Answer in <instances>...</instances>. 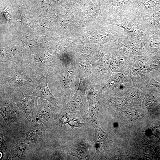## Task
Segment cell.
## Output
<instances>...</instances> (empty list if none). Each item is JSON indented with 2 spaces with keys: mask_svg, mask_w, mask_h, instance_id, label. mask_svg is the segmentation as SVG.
Segmentation results:
<instances>
[{
  "mask_svg": "<svg viewBox=\"0 0 160 160\" xmlns=\"http://www.w3.org/2000/svg\"><path fill=\"white\" fill-rule=\"evenodd\" d=\"M79 79V86L73 97L63 106V109L67 113L82 110L85 106L87 97L85 86L83 81Z\"/></svg>",
  "mask_w": 160,
  "mask_h": 160,
  "instance_id": "cell-9",
  "label": "cell"
},
{
  "mask_svg": "<svg viewBox=\"0 0 160 160\" xmlns=\"http://www.w3.org/2000/svg\"><path fill=\"white\" fill-rule=\"evenodd\" d=\"M26 147V144L23 143L18 144L13 148L10 153L11 157L12 158H16L22 157Z\"/></svg>",
  "mask_w": 160,
  "mask_h": 160,
  "instance_id": "cell-24",
  "label": "cell"
},
{
  "mask_svg": "<svg viewBox=\"0 0 160 160\" xmlns=\"http://www.w3.org/2000/svg\"><path fill=\"white\" fill-rule=\"evenodd\" d=\"M84 83L89 103L88 115L93 127L97 128V115L100 106L99 92L95 81L92 77L84 80Z\"/></svg>",
  "mask_w": 160,
  "mask_h": 160,
  "instance_id": "cell-7",
  "label": "cell"
},
{
  "mask_svg": "<svg viewBox=\"0 0 160 160\" xmlns=\"http://www.w3.org/2000/svg\"><path fill=\"white\" fill-rule=\"evenodd\" d=\"M54 78L51 82L59 90L62 102L65 103L72 92L76 91L79 83V77L77 65L60 64L50 74Z\"/></svg>",
  "mask_w": 160,
  "mask_h": 160,
  "instance_id": "cell-2",
  "label": "cell"
},
{
  "mask_svg": "<svg viewBox=\"0 0 160 160\" xmlns=\"http://www.w3.org/2000/svg\"><path fill=\"white\" fill-rule=\"evenodd\" d=\"M100 93L116 94L128 93L133 87L130 79L124 73H116L97 85Z\"/></svg>",
  "mask_w": 160,
  "mask_h": 160,
  "instance_id": "cell-5",
  "label": "cell"
},
{
  "mask_svg": "<svg viewBox=\"0 0 160 160\" xmlns=\"http://www.w3.org/2000/svg\"><path fill=\"white\" fill-rule=\"evenodd\" d=\"M17 105L15 101L4 102L0 105V114L8 125L15 123Z\"/></svg>",
  "mask_w": 160,
  "mask_h": 160,
  "instance_id": "cell-15",
  "label": "cell"
},
{
  "mask_svg": "<svg viewBox=\"0 0 160 160\" xmlns=\"http://www.w3.org/2000/svg\"><path fill=\"white\" fill-rule=\"evenodd\" d=\"M2 150L5 151L7 148V146L4 140L3 136L1 133H0V149Z\"/></svg>",
  "mask_w": 160,
  "mask_h": 160,
  "instance_id": "cell-29",
  "label": "cell"
},
{
  "mask_svg": "<svg viewBox=\"0 0 160 160\" xmlns=\"http://www.w3.org/2000/svg\"><path fill=\"white\" fill-rule=\"evenodd\" d=\"M0 89L23 93L42 76L22 60L0 63Z\"/></svg>",
  "mask_w": 160,
  "mask_h": 160,
  "instance_id": "cell-1",
  "label": "cell"
},
{
  "mask_svg": "<svg viewBox=\"0 0 160 160\" xmlns=\"http://www.w3.org/2000/svg\"><path fill=\"white\" fill-rule=\"evenodd\" d=\"M0 154H1V156H0V159H1H1L2 157H3V153H2V152H1H1H0Z\"/></svg>",
  "mask_w": 160,
  "mask_h": 160,
  "instance_id": "cell-30",
  "label": "cell"
},
{
  "mask_svg": "<svg viewBox=\"0 0 160 160\" xmlns=\"http://www.w3.org/2000/svg\"><path fill=\"white\" fill-rule=\"evenodd\" d=\"M49 75L48 73L43 74L23 93L26 95H31L42 98L49 101L55 107H57L59 106L58 103L48 86L47 79Z\"/></svg>",
  "mask_w": 160,
  "mask_h": 160,
  "instance_id": "cell-8",
  "label": "cell"
},
{
  "mask_svg": "<svg viewBox=\"0 0 160 160\" xmlns=\"http://www.w3.org/2000/svg\"><path fill=\"white\" fill-rule=\"evenodd\" d=\"M155 56L148 53L135 57L124 73L131 80L134 87L147 85L150 80L147 74L148 68Z\"/></svg>",
  "mask_w": 160,
  "mask_h": 160,
  "instance_id": "cell-4",
  "label": "cell"
},
{
  "mask_svg": "<svg viewBox=\"0 0 160 160\" xmlns=\"http://www.w3.org/2000/svg\"><path fill=\"white\" fill-rule=\"evenodd\" d=\"M89 154L87 147L83 144H79L76 145L70 153V154L81 160L89 159Z\"/></svg>",
  "mask_w": 160,
  "mask_h": 160,
  "instance_id": "cell-21",
  "label": "cell"
},
{
  "mask_svg": "<svg viewBox=\"0 0 160 160\" xmlns=\"http://www.w3.org/2000/svg\"><path fill=\"white\" fill-rule=\"evenodd\" d=\"M129 100L128 99L125 97H116L110 100L108 103L110 105L113 106L123 108L130 104Z\"/></svg>",
  "mask_w": 160,
  "mask_h": 160,
  "instance_id": "cell-23",
  "label": "cell"
},
{
  "mask_svg": "<svg viewBox=\"0 0 160 160\" xmlns=\"http://www.w3.org/2000/svg\"><path fill=\"white\" fill-rule=\"evenodd\" d=\"M112 23L121 28L129 35L142 40L152 34L143 27L137 10L124 11L115 14Z\"/></svg>",
  "mask_w": 160,
  "mask_h": 160,
  "instance_id": "cell-3",
  "label": "cell"
},
{
  "mask_svg": "<svg viewBox=\"0 0 160 160\" xmlns=\"http://www.w3.org/2000/svg\"><path fill=\"white\" fill-rule=\"evenodd\" d=\"M122 116L129 120L140 119H144L145 115L139 113L135 108H132L122 112Z\"/></svg>",
  "mask_w": 160,
  "mask_h": 160,
  "instance_id": "cell-22",
  "label": "cell"
},
{
  "mask_svg": "<svg viewBox=\"0 0 160 160\" xmlns=\"http://www.w3.org/2000/svg\"><path fill=\"white\" fill-rule=\"evenodd\" d=\"M114 43L120 49L133 58L147 53L141 39L129 35L121 28Z\"/></svg>",
  "mask_w": 160,
  "mask_h": 160,
  "instance_id": "cell-6",
  "label": "cell"
},
{
  "mask_svg": "<svg viewBox=\"0 0 160 160\" xmlns=\"http://www.w3.org/2000/svg\"><path fill=\"white\" fill-rule=\"evenodd\" d=\"M14 101L20 113L29 122L33 121L35 96L26 95L23 93L15 95Z\"/></svg>",
  "mask_w": 160,
  "mask_h": 160,
  "instance_id": "cell-10",
  "label": "cell"
},
{
  "mask_svg": "<svg viewBox=\"0 0 160 160\" xmlns=\"http://www.w3.org/2000/svg\"><path fill=\"white\" fill-rule=\"evenodd\" d=\"M45 133V129L43 124H35L23 136L20 142L26 144L35 143L43 138Z\"/></svg>",
  "mask_w": 160,
  "mask_h": 160,
  "instance_id": "cell-13",
  "label": "cell"
},
{
  "mask_svg": "<svg viewBox=\"0 0 160 160\" xmlns=\"http://www.w3.org/2000/svg\"><path fill=\"white\" fill-rule=\"evenodd\" d=\"M95 129V135L92 137L95 145L96 156L100 155L104 152L109 137V132L104 131L99 125L98 129L93 127Z\"/></svg>",
  "mask_w": 160,
  "mask_h": 160,
  "instance_id": "cell-16",
  "label": "cell"
},
{
  "mask_svg": "<svg viewBox=\"0 0 160 160\" xmlns=\"http://www.w3.org/2000/svg\"><path fill=\"white\" fill-rule=\"evenodd\" d=\"M148 88L147 85L139 87H133L127 93V97L131 103L135 106H140L142 97Z\"/></svg>",
  "mask_w": 160,
  "mask_h": 160,
  "instance_id": "cell-19",
  "label": "cell"
},
{
  "mask_svg": "<svg viewBox=\"0 0 160 160\" xmlns=\"http://www.w3.org/2000/svg\"><path fill=\"white\" fill-rule=\"evenodd\" d=\"M147 53H160V31L141 40Z\"/></svg>",
  "mask_w": 160,
  "mask_h": 160,
  "instance_id": "cell-17",
  "label": "cell"
},
{
  "mask_svg": "<svg viewBox=\"0 0 160 160\" xmlns=\"http://www.w3.org/2000/svg\"><path fill=\"white\" fill-rule=\"evenodd\" d=\"M150 91L158 92L160 94V83L153 78H151L147 84Z\"/></svg>",
  "mask_w": 160,
  "mask_h": 160,
  "instance_id": "cell-25",
  "label": "cell"
},
{
  "mask_svg": "<svg viewBox=\"0 0 160 160\" xmlns=\"http://www.w3.org/2000/svg\"><path fill=\"white\" fill-rule=\"evenodd\" d=\"M143 139L145 146L142 153V159L157 160L160 153V141L149 140L145 136Z\"/></svg>",
  "mask_w": 160,
  "mask_h": 160,
  "instance_id": "cell-14",
  "label": "cell"
},
{
  "mask_svg": "<svg viewBox=\"0 0 160 160\" xmlns=\"http://www.w3.org/2000/svg\"><path fill=\"white\" fill-rule=\"evenodd\" d=\"M160 9V0H144L137 11V14L141 16Z\"/></svg>",
  "mask_w": 160,
  "mask_h": 160,
  "instance_id": "cell-20",
  "label": "cell"
},
{
  "mask_svg": "<svg viewBox=\"0 0 160 160\" xmlns=\"http://www.w3.org/2000/svg\"><path fill=\"white\" fill-rule=\"evenodd\" d=\"M37 100L36 121L46 124L52 120L54 112L59 108H56L52 106L47 100L42 98L38 97Z\"/></svg>",
  "mask_w": 160,
  "mask_h": 160,
  "instance_id": "cell-11",
  "label": "cell"
},
{
  "mask_svg": "<svg viewBox=\"0 0 160 160\" xmlns=\"http://www.w3.org/2000/svg\"><path fill=\"white\" fill-rule=\"evenodd\" d=\"M151 130V134L160 140V123L153 125Z\"/></svg>",
  "mask_w": 160,
  "mask_h": 160,
  "instance_id": "cell-27",
  "label": "cell"
},
{
  "mask_svg": "<svg viewBox=\"0 0 160 160\" xmlns=\"http://www.w3.org/2000/svg\"><path fill=\"white\" fill-rule=\"evenodd\" d=\"M140 16L143 27L151 34L160 31V9Z\"/></svg>",
  "mask_w": 160,
  "mask_h": 160,
  "instance_id": "cell-12",
  "label": "cell"
},
{
  "mask_svg": "<svg viewBox=\"0 0 160 160\" xmlns=\"http://www.w3.org/2000/svg\"><path fill=\"white\" fill-rule=\"evenodd\" d=\"M73 118L69 121L68 124L72 128L76 127H79L81 126L83 124L80 121L81 120L77 119L76 117V116L74 114H73Z\"/></svg>",
  "mask_w": 160,
  "mask_h": 160,
  "instance_id": "cell-26",
  "label": "cell"
},
{
  "mask_svg": "<svg viewBox=\"0 0 160 160\" xmlns=\"http://www.w3.org/2000/svg\"><path fill=\"white\" fill-rule=\"evenodd\" d=\"M69 117L70 116L68 114H64L59 119L60 122L63 124L68 123L69 121Z\"/></svg>",
  "mask_w": 160,
  "mask_h": 160,
  "instance_id": "cell-28",
  "label": "cell"
},
{
  "mask_svg": "<svg viewBox=\"0 0 160 160\" xmlns=\"http://www.w3.org/2000/svg\"><path fill=\"white\" fill-rule=\"evenodd\" d=\"M142 107L149 115L151 116L160 108V103L154 95L147 93L143 99Z\"/></svg>",
  "mask_w": 160,
  "mask_h": 160,
  "instance_id": "cell-18",
  "label": "cell"
}]
</instances>
